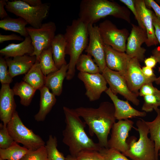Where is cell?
Listing matches in <instances>:
<instances>
[{
  "label": "cell",
  "instance_id": "6da1fadb",
  "mask_svg": "<svg viewBox=\"0 0 160 160\" xmlns=\"http://www.w3.org/2000/svg\"><path fill=\"white\" fill-rule=\"evenodd\" d=\"M74 109L88 125L91 135H96L100 146L108 148V136L116 119L113 103L104 101L97 108L80 107Z\"/></svg>",
  "mask_w": 160,
  "mask_h": 160
},
{
  "label": "cell",
  "instance_id": "7a4b0ae2",
  "mask_svg": "<svg viewBox=\"0 0 160 160\" xmlns=\"http://www.w3.org/2000/svg\"><path fill=\"white\" fill-rule=\"evenodd\" d=\"M66 126L63 132V142L69 147L70 155L76 157L85 150L99 151L101 147L86 134V124L83 121L75 109L63 107Z\"/></svg>",
  "mask_w": 160,
  "mask_h": 160
},
{
  "label": "cell",
  "instance_id": "3957f363",
  "mask_svg": "<svg viewBox=\"0 0 160 160\" xmlns=\"http://www.w3.org/2000/svg\"><path fill=\"white\" fill-rule=\"evenodd\" d=\"M109 15L131 23L128 9L116 2L107 0H82L80 3L78 18L87 25H93Z\"/></svg>",
  "mask_w": 160,
  "mask_h": 160
},
{
  "label": "cell",
  "instance_id": "277c9868",
  "mask_svg": "<svg viewBox=\"0 0 160 160\" xmlns=\"http://www.w3.org/2000/svg\"><path fill=\"white\" fill-rule=\"evenodd\" d=\"M66 42V55L70 57L66 79H72L75 75L76 62L88 44V25L79 18L73 20L68 25L64 34Z\"/></svg>",
  "mask_w": 160,
  "mask_h": 160
},
{
  "label": "cell",
  "instance_id": "5b68a950",
  "mask_svg": "<svg viewBox=\"0 0 160 160\" xmlns=\"http://www.w3.org/2000/svg\"><path fill=\"white\" fill-rule=\"evenodd\" d=\"M136 125L139 134L138 140L137 141L134 136L129 138L127 141L129 149L122 153L132 160H159L154 143L148 137L149 129L145 121L140 119L137 121Z\"/></svg>",
  "mask_w": 160,
  "mask_h": 160
},
{
  "label": "cell",
  "instance_id": "8992f818",
  "mask_svg": "<svg viewBox=\"0 0 160 160\" xmlns=\"http://www.w3.org/2000/svg\"><path fill=\"white\" fill-rule=\"evenodd\" d=\"M50 8L48 3H43L36 7L31 6L23 0L8 1L5 6L6 10L25 20L31 26L38 28L48 16Z\"/></svg>",
  "mask_w": 160,
  "mask_h": 160
},
{
  "label": "cell",
  "instance_id": "52a82bcc",
  "mask_svg": "<svg viewBox=\"0 0 160 160\" xmlns=\"http://www.w3.org/2000/svg\"><path fill=\"white\" fill-rule=\"evenodd\" d=\"M8 132L15 141L21 143L29 150H34L45 146V143L23 124L16 111L7 125Z\"/></svg>",
  "mask_w": 160,
  "mask_h": 160
},
{
  "label": "cell",
  "instance_id": "ba28073f",
  "mask_svg": "<svg viewBox=\"0 0 160 160\" xmlns=\"http://www.w3.org/2000/svg\"><path fill=\"white\" fill-rule=\"evenodd\" d=\"M34 48V51L30 55L35 56L38 60L42 51L51 47L52 42L55 37L56 30L55 23L49 21L43 23L39 28L31 26L26 27Z\"/></svg>",
  "mask_w": 160,
  "mask_h": 160
},
{
  "label": "cell",
  "instance_id": "9c48e42d",
  "mask_svg": "<svg viewBox=\"0 0 160 160\" xmlns=\"http://www.w3.org/2000/svg\"><path fill=\"white\" fill-rule=\"evenodd\" d=\"M98 26L105 44L117 51L125 52L126 41L129 35L128 30L126 28L118 29L108 20L100 23Z\"/></svg>",
  "mask_w": 160,
  "mask_h": 160
},
{
  "label": "cell",
  "instance_id": "30bf717a",
  "mask_svg": "<svg viewBox=\"0 0 160 160\" xmlns=\"http://www.w3.org/2000/svg\"><path fill=\"white\" fill-rule=\"evenodd\" d=\"M102 73L113 94L116 95L119 94L134 105H139L140 100L137 98L139 95L130 90L125 79L119 72L112 70L106 66Z\"/></svg>",
  "mask_w": 160,
  "mask_h": 160
},
{
  "label": "cell",
  "instance_id": "8fae6325",
  "mask_svg": "<svg viewBox=\"0 0 160 160\" xmlns=\"http://www.w3.org/2000/svg\"><path fill=\"white\" fill-rule=\"evenodd\" d=\"M89 43L85 49L87 54L92 56L101 73L106 67L104 50L105 44L101 37L98 26L88 25Z\"/></svg>",
  "mask_w": 160,
  "mask_h": 160
},
{
  "label": "cell",
  "instance_id": "7c38bea8",
  "mask_svg": "<svg viewBox=\"0 0 160 160\" xmlns=\"http://www.w3.org/2000/svg\"><path fill=\"white\" fill-rule=\"evenodd\" d=\"M134 122L129 119L118 120L113 124L110 139L108 140L109 148L116 150L121 153L129 149L127 138L133 127Z\"/></svg>",
  "mask_w": 160,
  "mask_h": 160
},
{
  "label": "cell",
  "instance_id": "4fadbf2b",
  "mask_svg": "<svg viewBox=\"0 0 160 160\" xmlns=\"http://www.w3.org/2000/svg\"><path fill=\"white\" fill-rule=\"evenodd\" d=\"M78 77L83 82L86 90L85 95L90 101L99 99L103 92L108 88L106 81L100 73L91 74L79 72Z\"/></svg>",
  "mask_w": 160,
  "mask_h": 160
},
{
  "label": "cell",
  "instance_id": "5bb4252c",
  "mask_svg": "<svg viewBox=\"0 0 160 160\" xmlns=\"http://www.w3.org/2000/svg\"><path fill=\"white\" fill-rule=\"evenodd\" d=\"M132 26L127 40L126 53L131 58H135L142 62L144 60L146 49L141 46L147 40V32L138 25L132 24Z\"/></svg>",
  "mask_w": 160,
  "mask_h": 160
},
{
  "label": "cell",
  "instance_id": "9a60e30c",
  "mask_svg": "<svg viewBox=\"0 0 160 160\" xmlns=\"http://www.w3.org/2000/svg\"><path fill=\"white\" fill-rule=\"evenodd\" d=\"M156 78V76L149 78L145 76L142 72L139 60L135 58L131 59L128 66L125 79L131 92L139 95V90L143 85L155 82Z\"/></svg>",
  "mask_w": 160,
  "mask_h": 160
},
{
  "label": "cell",
  "instance_id": "2e32d148",
  "mask_svg": "<svg viewBox=\"0 0 160 160\" xmlns=\"http://www.w3.org/2000/svg\"><path fill=\"white\" fill-rule=\"evenodd\" d=\"M14 95L9 84H1L0 90V119L5 126H7L16 111Z\"/></svg>",
  "mask_w": 160,
  "mask_h": 160
},
{
  "label": "cell",
  "instance_id": "e0dca14e",
  "mask_svg": "<svg viewBox=\"0 0 160 160\" xmlns=\"http://www.w3.org/2000/svg\"><path fill=\"white\" fill-rule=\"evenodd\" d=\"M105 61L109 69L119 72L125 79L129 63L131 58L125 52L117 51L105 44Z\"/></svg>",
  "mask_w": 160,
  "mask_h": 160
},
{
  "label": "cell",
  "instance_id": "ac0fdd59",
  "mask_svg": "<svg viewBox=\"0 0 160 160\" xmlns=\"http://www.w3.org/2000/svg\"><path fill=\"white\" fill-rule=\"evenodd\" d=\"M134 2L141 22L146 31L147 39L145 44L148 47L157 45L159 42L155 35L153 24V12L147 7L144 0H134Z\"/></svg>",
  "mask_w": 160,
  "mask_h": 160
},
{
  "label": "cell",
  "instance_id": "d6986e66",
  "mask_svg": "<svg viewBox=\"0 0 160 160\" xmlns=\"http://www.w3.org/2000/svg\"><path fill=\"white\" fill-rule=\"evenodd\" d=\"M112 101L115 108V116L118 120L128 119L135 117H144L146 113L137 110L131 106L128 101L119 99L113 94L109 87L105 92Z\"/></svg>",
  "mask_w": 160,
  "mask_h": 160
},
{
  "label": "cell",
  "instance_id": "ffe728a7",
  "mask_svg": "<svg viewBox=\"0 0 160 160\" xmlns=\"http://www.w3.org/2000/svg\"><path fill=\"white\" fill-rule=\"evenodd\" d=\"M10 76L13 78L17 76L26 74L36 61L35 56L25 55L22 56L5 58Z\"/></svg>",
  "mask_w": 160,
  "mask_h": 160
},
{
  "label": "cell",
  "instance_id": "44dd1931",
  "mask_svg": "<svg viewBox=\"0 0 160 160\" xmlns=\"http://www.w3.org/2000/svg\"><path fill=\"white\" fill-rule=\"evenodd\" d=\"M34 51L31 39L29 36L25 37L24 40L18 44L11 43L1 49V56L5 58L31 55Z\"/></svg>",
  "mask_w": 160,
  "mask_h": 160
},
{
  "label": "cell",
  "instance_id": "7402d4cb",
  "mask_svg": "<svg viewBox=\"0 0 160 160\" xmlns=\"http://www.w3.org/2000/svg\"><path fill=\"white\" fill-rule=\"evenodd\" d=\"M68 64L64 65L57 71L51 73L46 77L45 85L55 96L61 95L63 90L64 80L66 78Z\"/></svg>",
  "mask_w": 160,
  "mask_h": 160
},
{
  "label": "cell",
  "instance_id": "603a6c76",
  "mask_svg": "<svg viewBox=\"0 0 160 160\" xmlns=\"http://www.w3.org/2000/svg\"><path fill=\"white\" fill-rule=\"evenodd\" d=\"M39 90L40 92L39 108L38 112L34 116L35 120L38 122L44 121L47 116L56 102L55 96L50 92L47 87L44 86Z\"/></svg>",
  "mask_w": 160,
  "mask_h": 160
},
{
  "label": "cell",
  "instance_id": "cb8c5ba5",
  "mask_svg": "<svg viewBox=\"0 0 160 160\" xmlns=\"http://www.w3.org/2000/svg\"><path fill=\"white\" fill-rule=\"evenodd\" d=\"M66 46L64 34L61 33L56 35L51 44L53 59L58 69L63 65L67 64L65 60Z\"/></svg>",
  "mask_w": 160,
  "mask_h": 160
},
{
  "label": "cell",
  "instance_id": "d4e9b609",
  "mask_svg": "<svg viewBox=\"0 0 160 160\" xmlns=\"http://www.w3.org/2000/svg\"><path fill=\"white\" fill-rule=\"evenodd\" d=\"M46 77L41 68L39 61L35 63L25 74L23 81L28 83L36 90H40L45 85Z\"/></svg>",
  "mask_w": 160,
  "mask_h": 160
},
{
  "label": "cell",
  "instance_id": "484cf974",
  "mask_svg": "<svg viewBox=\"0 0 160 160\" xmlns=\"http://www.w3.org/2000/svg\"><path fill=\"white\" fill-rule=\"evenodd\" d=\"M27 24V22L21 17L14 18L7 17L0 20V28L18 33L25 37L29 36L26 27Z\"/></svg>",
  "mask_w": 160,
  "mask_h": 160
},
{
  "label": "cell",
  "instance_id": "4316f807",
  "mask_svg": "<svg viewBox=\"0 0 160 160\" xmlns=\"http://www.w3.org/2000/svg\"><path fill=\"white\" fill-rule=\"evenodd\" d=\"M12 89L14 95L20 97L21 104L25 106L30 105L36 90L23 81L15 83Z\"/></svg>",
  "mask_w": 160,
  "mask_h": 160
},
{
  "label": "cell",
  "instance_id": "83f0119b",
  "mask_svg": "<svg viewBox=\"0 0 160 160\" xmlns=\"http://www.w3.org/2000/svg\"><path fill=\"white\" fill-rule=\"evenodd\" d=\"M29 150L15 142L7 148H0V158L4 160H20Z\"/></svg>",
  "mask_w": 160,
  "mask_h": 160
},
{
  "label": "cell",
  "instance_id": "f1b7e54d",
  "mask_svg": "<svg viewBox=\"0 0 160 160\" xmlns=\"http://www.w3.org/2000/svg\"><path fill=\"white\" fill-rule=\"evenodd\" d=\"M38 60L41 70L45 76L58 69L56 67L53 59L51 47L42 51Z\"/></svg>",
  "mask_w": 160,
  "mask_h": 160
},
{
  "label": "cell",
  "instance_id": "f546056e",
  "mask_svg": "<svg viewBox=\"0 0 160 160\" xmlns=\"http://www.w3.org/2000/svg\"><path fill=\"white\" fill-rule=\"evenodd\" d=\"M157 115L155 119L152 121H146L150 135V139L154 143L155 149L157 156L160 149V109L156 108L154 109Z\"/></svg>",
  "mask_w": 160,
  "mask_h": 160
},
{
  "label": "cell",
  "instance_id": "4dcf8cb0",
  "mask_svg": "<svg viewBox=\"0 0 160 160\" xmlns=\"http://www.w3.org/2000/svg\"><path fill=\"white\" fill-rule=\"evenodd\" d=\"M76 68L79 72L91 74L101 73L92 56L88 54H82L80 56L76 62Z\"/></svg>",
  "mask_w": 160,
  "mask_h": 160
},
{
  "label": "cell",
  "instance_id": "1f68e13d",
  "mask_svg": "<svg viewBox=\"0 0 160 160\" xmlns=\"http://www.w3.org/2000/svg\"><path fill=\"white\" fill-rule=\"evenodd\" d=\"M57 138L52 135H49L45 145L47 160H65L63 154L57 149Z\"/></svg>",
  "mask_w": 160,
  "mask_h": 160
},
{
  "label": "cell",
  "instance_id": "d6a6232c",
  "mask_svg": "<svg viewBox=\"0 0 160 160\" xmlns=\"http://www.w3.org/2000/svg\"><path fill=\"white\" fill-rule=\"evenodd\" d=\"M144 102L142 110L146 112H151L156 108L160 106V92L143 97Z\"/></svg>",
  "mask_w": 160,
  "mask_h": 160
},
{
  "label": "cell",
  "instance_id": "836d02e7",
  "mask_svg": "<svg viewBox=\"0 0 160 160\" xmlns=\"http://www.w3.org/2000/svg\"><path fill=\"white\" fill-rule=\"evenodd\" d=\"M99 152L105 160H130L121 152L113 148L101 147Z\"/></svg>",
  "mask_w": 160,
  "mask_h": 160
},
{
  "label": "cell",
  "instance_id": "e575fe53",
  "mask_svg": "<svg viewBox=\"0 0 160 160\" xmlns=\"http://www.w3.org/2000/svg\"><path fill=\"white\" fill-rule=\"evenodd\" d=\"M20 160H47L45 146L34 150H29Z\"/></svg>",
  "mask_w": 160,
  "mask_h": 160
},
{
  "label": "cell",
  "instance_id": "d590c367",
  "mask_svg": "<svg viewBox=\"0 0 160 160\" xmlns=\"http://www.w3.org/2000/svg\"><path fill=\"white\" fill-rule=\"evenodd\" d=\"M15 141L10 135L7 126L0 124V148L5 149L10 146Z\"/></svg>",
  "mask_w": 160,
  "mask_h": 160
},
{
  "label": "cell",
  "instance_id": "8d00e7d4",
  "mask_svg": "<svg viewBox=\"0 0 160 160\" xmlns=\"http://www.w3.org/2000/svg\"><path fill=\"white\" fill-rule=\"evenodd\" d=\"M76 157L77 160H105L99 151L94 150L82 151Z\"/></svg>",
  "mask_w": 160,
  "mask_h": 160
},
{
  "label": "cell",
  "instance_id": "74e56055",
  "mask_svg": "<svg viewBox=\"0 0 160 160\" xmlns=\"http://www.w3.org/2000/svg\"><path fill=\"white\" fill-rule=\"evenodd\" d=\"M8 66L5 58L1 56L0 57V81L1 84H9L12 81V78L10 76Z\"/></svg>",
  "mask_w": 160,
  "mask_h": 160
},
{
  "label": "cell",
  "instance_id": "f35d334b",
  "mask_svg": "<svg viewBox=\"0 0 160 160\" xmlns=\"http://www.w3.org/2000/svg\"><path fill=\"white\" fill-rule=\"evenodd\" d=\"M160 92V90L154 87L152 83L145 84L143 85L139 91V95L144 97L148 95L154 94Z\"/></svg>",
  "mask_w": 160,
  "mask_h": 160
},
{
  "label": "cell",
  "instance_id": "ab89813d",
  "mask_svg": "<svg viewBox=\"0 0 160 160\" xmlns=\"http://www.w3.org/2000/svg\"><path fill=\"white\" fill-rule=\"evenodd\" d=\"M119 1L125 4L132 12L137 22L138 25L146 31L143 26L138 14L135 7L134 0H120Z\"/></svg>",
  "mask_w": 160,
  "mask_h": 160
},
{
  "label": "cell",
  "instance_id": "60d3db41",
  "mask_svg": "<svg viewBox=\"0 0 160 160\" xmlns=\"http://www.w3.org/2000/svg\"><path fill=\"white\" fill-rule=\"evenodd\" d=\"M152 17L155 35L160 45V19L153 12L152 13Z\"/></svg>",
  "mask_w": 160,
  "mask_h": 160
},
{
  "label": "cell",
  "instance_id": "b9f144b4",
  "mask_svg": "<svg viewBox=\"0 0 160 160\" xmlns=\"http://www.w3.org/2000/svg\"><path fill=\"white\" fill-rule=\"evenodd\" d=\"M147 8L152 9L156 15L160 19V6L153 0H144Z\"/></svg>",
  "mask_w": 160,
  "mask_h": 160
},
{
  "label": "cell",
  "instance_id": "7bdbcfd3",
  "mask_svg": "<svg viewBox=\"0 0 160 160\" xmlns=\"http://www.w3.org/2000/svg\"><path fill=\"white\" fill-rule=\"evenodd\" d=\"M13 40L23 41L24 39L20 36L14 33L8 35L0 34V43L1 44L5 41Z\"/></svg>",
  "mask_w": 160,
  "mask_h": 160
},
{
  "label": "cell",
  "instance_id": "ee69618b",
  "mask_svg": "<svg viewBox=\"0 0 160 160\" xmlns=\"http://www.w3.org/2000/svg\"><path fill=\"white\" fill-rule=\"evenodd\" d=\"M152 55L154 56L156 59L157 62L160 65V48L158 47L155 48L152 51ZM159 71L160 73V66L159 67ZM155 82L158 85H160V74L159 76L157 78Z\"/></svg>",
  "mask_w": 160,
  "mask_h": 160
},
{
  "label": "cell",
  "instance_id": "f6af8a7d",
  "mask_svg": "<svg viewBox=\"0 0 160 160\" xmlns=\"http://www.w3.org/2000/svg\"><path fill=\"white\" fill-rule=\"evenodd\" d=\"M8 0H0V18L2 20L8 17V15L4 7L7 4Z\"/></svg>",
  "mask_w": 160,
  "mask_h": 160
},
{
  "label": "cell",
  "instance_id": "bcb514c9",
  "mask_svg": "<svg viewBox=\"0 0 160 160\" xmlns=\"http://www.w3.org/2000/svg\"><path fill=\"white\" fill-rule=\"evenodd\" d=\"M144 62L145 66L153 68L158 63L156 58L153 55L145 59Z\"/></svg>",
  "mask_w": 160,
  "mask_h": 160
},
{
  "label": "cell",
  "instance_id": "7dc6e473",
  "mask_svg": "<svg viewBox=\"0 0 160 160\" xmlns=\"http://www.w3.org/2000/svg\"><path fill=\"white\" fill-rule=\"evenodd\" d=\"M142 70L143 74L148 78H151L156 76L151 68L145 66L142 67Z\"/></svg>",
  "mask_w": 160,
  "mask_h": 160
},
{
  "label": "cell",
  "instance_id": "c3c4849f",
  "mask_svg": "<svg viewBox=\"0 0 160 160\" xmlns=\"http://www.w3.org/2000/svg\"><path fill=\"white\" fill-rule=\"evenodd\" d=\"M23 1L29 5L33 7L39 6L43 3L41 0H23Z\"/></svg>",
  "mask_w": 160,
  "mask_h": 160
},
{
  "label": "cell",
  "instance_id": "681fc988",
  "mask_svg": "<svg viewBox=\"0 0 160 160\" xmlns=\"http://www.w3.org/2000/svg\"><path fill=\"white\" fill-rule=\"evenodd\" d=\"M65 160H77V159L76 157L73 156L71 155H68L65 157Z\"/></svg>",
  "mask_w": 160,
  "mask_h": 160
},
{
  "label": "cell",
  "instance_id": "f907efd6",
  "mask_svg": "<svg viewBox=\"0 0 160 160\" xmlns=\"http://www.w3.org/2000/svg\"><path fill=\"white\" fill-rule=\"evenodd\" d=\"M156 1L158 3L160 4V0H157Z\"/></svg>",
  "mask_w": 160,
  "mask_h": 160
},
{
  "label": "cell",
  "instance_id": "816d5d0a",
  "mask_svg": "<svg viewBox=\"0 0 160 160\" xmlns=\"http://www.w3.org/2000/svg\"><path fill=\"white\" fill-rule=\"evenodd\" d=\"M158 155L159 156H160V149H159V151Z\"/></svg>",
  "mask_w": 160,
  "mask_h": 160
},
{
  "label": "cell",
  "instance_id": "f5cc1de1",
  "mask_svg": "<svg viewBox=\"0 0 160 160\" xmlns=\"http://www.w3.org/2000/svg\"><path fill=\"white\" fill-rule=\"evenodd\" d=\"M0 160H4V159H2L0 158Z\"/></svg>",
  "mask_w": 160,
  "mask_h": 160
}]
</instances>
